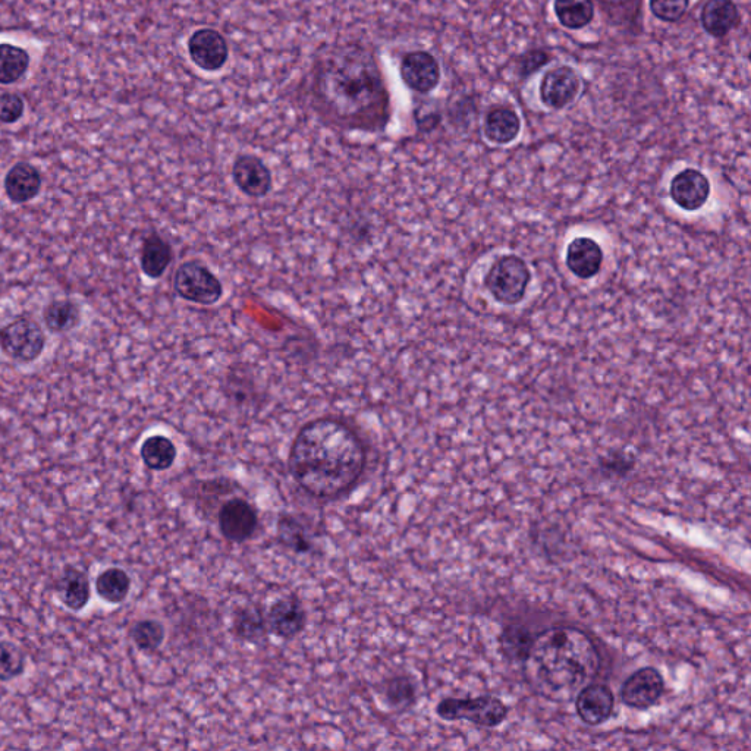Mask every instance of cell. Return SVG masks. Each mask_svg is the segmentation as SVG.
Returning a JSON list of instances; mask_svg holds the SVG:
<instances>
[{
    "label": "cell",
    "instance_id": "277c9868",
    "mask_svg": "<svg viewBox=\"0 0 751 751\" xmlns=\"http://www.w3.org/2000/svg\"><path fill=\"white\" fill-rule=\"evenodd\" d=\"M530 281L531 273L527 263L521 257L509 254L493 262L487 272L485 284L498 303L515 306L526 297Z\"/></svg>",
    "mask_w": 751,
    "mask_h": 751
},
{
    "label": "cell",
    "instance_id": "d6a6232c",
    "mask_svg": "<svg viewBox=\"0 0 751 751\" xmlns=\"http://www.w3.org/2000/svg\"><path fill=\"white\" fill-rule=\"evenodd\" d=\"M25 655L17 644L0 641V681L8 683L23 675Z\"/></svg>",
    "mask_w": 751,
    "mask_h": 751
},
{
    "label": "cell",
    "instance_id": "44dd1931",
    "mask_svg": "<svg viewBox=\"0 0 751 751\" xmlns=\"http://www.w3.org/2000/svg\"><path fill=\"white\" fill-rule=\"evenodd\" d=\"M483 131L490 143L505 146L517 140L521 131V119L514 109L498 106L490 109L485 118Z\"/></svg>",
    "mask_w": 751,
    "mask_h": 751
},
{
    "label": "cell",
    "instance_id": "cb8c5ba5",
    "mask_svg": "<svg viewBox=\"0 0 751 751\" xmlns=\"http://www.w3.org/2000/svg\"><path fill=\"white\" fill-rule=\"evenodd\" d=\"M43 322L53 333L74 331L81 323V309L74 300H55L43 309Z\"/></svg>",
    "mask_w": 751,
    "mask_h": 751
},
{
    "label": "cell",
    "instance_id": "d590c367",
    "mask_svg": "<svg viewBox=\"0 0 751 751\" xmlns=\"http://www.w3.org/2000/svg\"><path fill=\"white\" fill-rule=\"evenodd\" d=\"M551 53L542 49H531L517 58V75L521 80L533 77L534 74L551 64Z\"/></svg>",
    "mask_w": 751,
    "mask_h": 751
},
{
    "label": "cell",
    "instance_id": "484cf974",
    "mask_svg": "<svg viewBox=\"0 0 751 751\" xmlns=\"http://www.w3.org/2000/svg\"><path fill=\"white\" fill-rule=\"evenodd\" d=\"M553 11L562 27L581 30L595 18V3L593 0H555Z\"/></svg>",
    "mask_w": 751,
    "mask_h": 751
},
{
    "label": "cell",
    "instance_id": "836d02e7",
    "mask_svg": "<svg viewBox=\"0 0 751 751\" xmlns=\"http://www.w3.org/2000/svg\"><path fill=\"white\" fill-rule=\"evenodd\" d=\"M634 467H636V458L624 451L609 452L599 461L600 473L606 477H614V479L628 476Z\"/></svg>",
    "mask_w": 751,
    "mask_h": 751
},
{
    "label": "cell",
    "instance_id": "8992f818",
    "mask_svg": "<svg viewBox=\"0 0 751 751\" xmlns=\"http://www.w3.org/2000/svg\"><path fill=\"white\" fill-rule=\"evenodd\" d=\"M174 289L182 300L199 306H215L223 297L221 279L200 260H187L178 267Z\"/></svg>",
    "mask_w": 751,
    "mask_h": 751
},
{
    "label": "cell",
    "instance_id": "ffe728a7",
    "mask_svg": "<svg viewBox=\"0 0 751 751\" xmlns=\"http://www.w3.org/2000/svg\"><path fill=\"white\" fill-rule=\"evenodd\" d=\"M174 253H172L171 244L160 237L156 232L147 235L141 245L140 265L144 275L149 279L162 278L166 270L171 266Z\"/></svg>",
    "mask_w": 751,
    "mask_h": 751
},
{
    "label": "cell",
    "instance_id": "e575fe53",
    "mask_svg": "<svg viewBox=\"0 0 751 751\" xmlns=\"http://www.w3.org/2000/svg\"><path fill=\"white\" fill-rule=\"evenodd\" d=\"M653 17L662 23H678L687 14L690 0H649Z\"/></svg>",
    "mask_w": 751,
    "mask_h": 751
},
{
    "label": "cell",
    "instance_id": "603a6c76",
    "mask_svg": "<svg viewBox=\"0 0 751 751\" xmlns=\"http://www.w3.org/2000/svg\"><path fill=\"white\" fill-rule=\"evenodd\" d=\"M232 633L237 639L248 643L265 640L269 633L265 611L256 605H245L235 609L232 615Z\"/></svg>",
    "mask_w": 751,
    "mask_h": 751
},
{
    "label": "cell",
    "instance_id": "83f0119b",
    "mask_svg": "<svg viewBox=\"0 0 751 751\" xmlns=\"http://www.w3.org/2000/svg\"><path fill=\"white\" fill-rule=\"evenodd\" d=\"M131 578L127 571L121 568H108L102 571L96 580L97 595L105 602L119 605L130 595Z\"/></svg>",
    "mask_w": 751,
    "mask_h": 751
},
{
    "label": "cell",
    "instance_id": "5bb4252c",
    "mask_svg": "<svg viewBox=\"0 0 751 751\" xmlns=\"http://www.w3.org/2000/svg\"><path fill=\"white\" fill-rule=\"evenodd\" d=\"M266 618L270 633L282 640L300 636L307 624L306 609L295 596L282 597L273 602Z\"/></svg>",
    "mask_w": 751,
    "mask_h": 751
},
{
    "label": "cell",
    "instance_id": "7402d4cb",
    "mask_svg": "<svg viewBox=\"0 0 751 751\" xmlns=\"http://www.w3.org/2000/svg\"><path fill=\"white\" fill-rule=\"evenodd\" d=\"M58 595L61 602L72 612H80L90 602L91 587L86 573L74 567L65 568L59 578Z\"/></svg>",
    "mask_w": 751,
    "mask_h": 751
},
{
    "label": "cell",
    "instance_id": "4fadbf2b",
    "mask_svg": "<svg viewBox=\"0 0 751 751\" xmlns=\"http://www.w3.org/2000/svg\"><path fill=\"white\" fill-rule=\"evenodd\" d=\"M231 175L238 190L250 199H263L272 191V171L259 156L243 153L235 157Z\"/></svg>",
    "mask_w": 751,
    "mask_h": 751
},
{
    "label": "cell",
    "instance_id": "7a4b0ae2",
    "mask_svg": "<svg viewBox=\"0 0 751 751\" xmlns=\"http://www.w3.org/2000/svg\"><path fill=\"white\" fill-rule=\"evenodd\" d=\"M367 454L353 427L335 417H320L298 430L288 455L297 485L320 499L350 492L363 476Z\"/></svg>",
    "mask_w": 751,
    "mask_h": 751
},
{
    "label": "cell",
    "instance_id": "30bf717a",
    "mask_svg": "<svg viewBox=\"0 0 751 751\" xmlns=\"http://www.w3.org/2000/svg\"><path fill=\"white\" fill-rule=\"evenodd\" d=\"M665 680L661 672L646 666L631 674L619 690V699L625 706L637 710L650 709L662 699Z\"/></svg>",
    "mask_w": 751,
    "mask_h": 751
},
{
    "label": "cell",
    "instance_id": "5b68a950",
    "mask_svg": "<svg viewBox=\"0 0 751 751\" xmlns=\"http://www.w3.org/2000/svg\"><path fill=\"white\" fill-rule=\"evenodd\" d=\"M436 713L443 721H467L477 727L496 728L507 719L508 706L495 696L446 697L436 706Z\"/></svg>",
    "mask_w": 751,
    "mask_h": 751
},
{
    "label": "cell",
    "instance_id": "1f68e13d",
    "mask_svg": "<svg viewBox=\"0 0 751 751\" xmlns=\"http://www.w3.org/2000/svg\"><path fill=\"white\" fill-rule=\"evenodd\" d=\"M534 637L530 636V631L520 625H511L502 633L501 643L505 655L512 661L524 662L529 656L531 644Z\"/></svg>",
    "mask_w": 751,
    "mask_h": 751
},
{
    "label": "cell",
    "instance_id": "e0dca14e",
    "mask_svg": "<svg viewBox=\"0 0 751 751\" xmlns=\"http://www.w3.org/2000/svg\"><path fill=\"white\" fill-rule=\"evenodd\" d=\"M603 265V250L593 238L578 237L567 248V266L580 279L595 278Z\"/></svg>",
    "mask_w": 751,
    "mask_h": 751
},
{
    "label": "cell",
    "instance_id": "8fae6325",
    "mask_svg": "<svg viewBox=\"0 0 751 751\" xmlns=\"http://www.w3.org/2000/svg\"><path fill=\"white\" fill-rule=\"evenodd\" d=\"M218 524L222 536L228 542L244 543L256 533L259 515L256 508L244 498H231L219 508Z\"/></svg>",
    "mask_w": 751,
    "mask_h": 751
},
{
    "label": "cell",
    "instance_id": "4dcf8cb0",
    "mask_svg": "<svg viewBox=\"0 0 751 751\" xmlns=\"http://www.w3.org/2000/svg\"><path fill=\"white\" fill-rule=\"evenodd\" d=\"M135 646L143 652H155L165 641V627L156 619H141L130 631Z\"/></svg>",
    "mask_w": 751,
    "mask_h": 751
},
{
    "label": "cell",
    "instance_id": "9c48e42d",
    "mask_svg": "<svg viewBox=\"0 0 751 751\" xmlns=\"http://www.w3.org/2000/svg\"><path fill=\"white\" fill-rule=\"evenodd\" d=\"M399 75L407 89L417 94H429L441 83V65L432 53L411 50L402 56Z\"/></svg>",
    "mask_w": 751,
    "mask_h": 751
},
{
    "label": "cell",
    "instance_id": "4316f807",
    "mask_svg": "<svg viewBox=\"0 0 751 751\" xmlns=\"http://www.w3.org/2000/svg\"><path fill=\"white\" fill-rule=\"evenodd\" d=\"M30 67V55L23 47L0 43V84L11 86L24 77Z\"/></svg>",
    "mask_w": 751,
    "mask_h": 751
},
{
    "label": "cell",
    "instance_id": "6da1fadb",
    "mask_svg": "<svg viewBox=\"0 0 751 751\" xmlns=\"http://www.w3.org/2000/svg\"><path fill=\"white\" fill-rule=\"evenodd\" d=\"M311 106L347 130L382 131L391 118V94L375 50L358 42L326 49L310 72Z\"/></svg>",
    "mask_w": 751,
    "mask_h": 751
},
{
    "label": "cell",
    "instance_id": "f546056e",
    "mask_svg": "<svg viewBox=\"0 0 751 751\" xmlns=\"http://www.w3.org/2000/svg\"><path fill=\"white\" fill-rule=\"evenodd\" d=\"M278 540L282 546L295 553H309L313 549V540L307 534L306 527L292 514L279 517Z\"/></svg>",
    "mask_w": 751,
    "mask_h": 751
},
{
    "label": "cell",
    "instance_id": "d6986e66",
    "mask_svg": "<svg viewBox=\"0 0 751 751\" xmlns=\"http://www.w3.org/2000/svg\"><path fill=\"white\" fill-rule=\"evenodd\" d=\"M700 21L709 36L724 39L740 25L741 15L734 0H707Z\"/></svg>",
    "mask_w": 751,
    "mask_h": 751
},
{
    "label": "cell",
    "instance_id": "52a82bcc",
    "mask_svg": "<svg viewBox=\"0 0 751 751\" xmlns=\"http://www.w3.org/2000/svg\"><path fill=\"white\" fill-rule=\"evenodd\" d=\"M45 347V332L33 319L20 317L0 329V350L17 363H33L43 354Z\"/></svg>",
    "mask_w": 751,
    "mask_h": 751
},
{
    "label": "cell",
    "instance_id": "2e32d148",
    "mask_svg": "<svg viewBox=\"0 0 751 751\" xmlns=\"http://www.w3.org/2000/svg\"><path fill=\"white\" fill-rule=\"evenodd\" d=\"M614 707V693L608 685L587 684L578 691L575 699L577 715L590 727L605 724L614 713Z\"/></svg>",
    "mask_w": 751,
    "mask_h": 751
},
{
    "label": "cell",
    "instance_id": "7c38bea8",
    "mask_svg": "<svg viewBox=\"0 0 751 751\" xmlns=\"http://www.w3.org/2000/svg\"><path fill=\"white\" fill-rule=\"evenodd\" d=\"M583 81L574 68L562 65L543 75L540 83V100L546 108L561 111L575 102L580 94Z\"/></svg>",
    "mask_w": 751,
    "mask_h": 751
},
{
    "label": "cell",
    "instance_id": "ac0fdd59",
    "mask_svg": "<svg viewBox=\"0 0 751 751\" xmlns=\"http://www.w3.org/2000/svg\"><path fill=\"white\" fill-rule=\"evenodd\" d=\"M40 190H42V175L39 169L31 163L18 162L6 174V196L14 204H24L36 199Z\"/></svg>",
    "mask_w": 751,
    "mask_h": 751
},
{
    "label": "cell",
    "instance_id": "8d00e7d4",
    "mask_svg": "<svg viewBox=\"0 0 751 751\" xmlns=\"http://www.w3.org/2000/svg\"><path fill=\"white\" fill-rule=\"evenodd\" d=\"M24 115V100L17 93L0 94V122L15 124Z\"/></svg>",
    "mask_w": 751,
    "mask_h": 751
},
{
    "label": "cell",
    "instance_id": "3957f363",
    "mask_svg": "<svg viewBox=\"0 0 751 751\" xmlns=\"http://www.w3.org/2000/svg\"><path fill=\"white\" fill-rule=\"evenodd\" d=\"M524 665L539 694L564 702L595 681L600 658L596 644L584 631L552 627L534 637Z\"/></svg>",
    "mask_w": 751,
    "mask_h": 751
},
{
    "label": "cell",
    "instance_id": "f1b7e54d",
    "mask_svg": "<svg viewBox=\"0 0 751 751\" xmlns=\"http://www.w3.org/2000/svg\"><path fill=\"white\" fill-rule=\"evenodd\" d=\"M382 697L392 709H405L417 700V684L410 675H392L382 683Z\"/></svg>",
    "mask_w": 751,
    "mask_h": 751
},
{
    "label": "cell",
    "instance_id": "74e56055",
    "mask_svg": "<svg viewBox=\"0 0 751 751\" xmlns=\"http://www.w3.org/2000/svg\"><path fill=\"white\" fill-rule=\"evenodd\" d=\"M416 122L420 131L430 133V131L439 127V124L442 122V115L439 112H416Z\"/></svg>",
    "mask_w": 751,
    "mask_h": 751
},
{
    "label": "cell",
    "instance_id": "f35d334b",
    "mask_svg": "<svg viewBox=\"0 0 751 751\" xmlns=\"http://www.w3.org/2000/svg\"><path fill=\"white\" fill-rule=\"evenodd\" d=\"M603 2L614 3V5H619V3L628 2V0H603Z\"/></svg>",
    "mask_w": 751,
    "mask_h": 751
},
{
    "label": "cell",
    "instance_id": "d4e9b609",
    "mask_svg": "<svg viewBox=\"0 0 751 751\" xmlns=\"http://www.w3.org/2000/svg\"><path fill=\"white\" fill-rule=\"evenodd\" d=\"M140 455L144 465L150 470L166 471L177 460L178 449L168 436L153 435L141 445Z\"/></svg>",
    "mask_w": 751,
    "mask_h": 751
},
{
    "label": "cell",
    "instance_id": "ba28073f",
    "mask_svg": "<svg viewBox=\"0 0 751 751\" xmlns=\"http://www.w3.org/2000/svg\"><path fill=\"white\" fill-rule=\"evenodd\" d=\"M188 56L191 62L207 74H216L229 61V43L221 31L204 27L188 37Z\"/></svg>",
    "mask_w": 751,
    "mask_h": 751
},
{
    "label": "cell",
    "instance_id": "9a60e30c",
    "mask_svg": "<svg viewBox=\"0 0 751 751\" xmlns=\"http://www.w3.org/2000/svg\"><path fill=\"white\" fill-rule=\"evenodd\" d=\"M669 194L678 207L687 212H696L705 207L709 200L710 182L697 169H684L672 178Z\"/></svg>",
    "mask_w": 751,
    "mask_h": 751
}]
</instances>
